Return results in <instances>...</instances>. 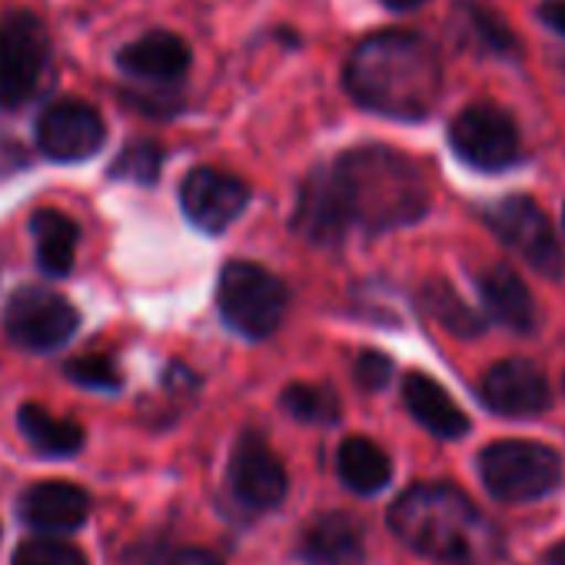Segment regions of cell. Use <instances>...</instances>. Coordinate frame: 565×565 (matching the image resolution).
<instances>
[{
    "label": "cell",
    "instance_id": "obj_1",
    "mask_svg": "<svg viewBox=\"0 0 565 565\" xmlns=\"http://www.w3.org/2000/svg\"><path fill=\"white\" fill-rule=\"evenodd\" d=\"M350 97L390 120H426L443 97V61L416 31H380L347 61Z\"/></svg>",
    "mask_w": 565,
    "mask_h": 565
},
{
    "label": "cell",
    "instance_id": "obj_2",
    "mask_svg": "<svg viewBox=\"0 0 565 565\" xmlns=\"http://www.w3.org/2000/svg\"><path fill=\"white\" fill-rule=\"evenodd\" d=\"M390 529L413 552L443 565H492L502 535L489 515L456 486H409L390 509Z\"/></svg>",
    "mask_w": 565,
    "mask_h": 565
},
{
    "label": "cell",
    "instance_id": "obj_3",
    "mask_svg": "<svg viewBox=\"0 0 565 565\" xmlns=\"http://www.w3.org/2000/svg\"><path fill=\"white\" fill-rule=\"evenodd\" d=\"M333 183L340 190L350 226L366 233H386L419 223L429 210V186L423 170L399 150L390 147H356L347 150L333 167Z\"/></svg>",
    "mask_w": 565,
    "mask_h": 565
},
{
    "label": "cell",
    "instance_id": "obj_4",
    "mask_svg": "<svg viewBox=\"0 0 565 565\" xmlns=\"http://www.w3.org/2000/svg\"><path fill=\"white\" fill-rule=\"evenodd\" d=\"M216 307L233 333L246 340H266L279 330L282 317L290 310V290L266 266L249 259H233L220 273Z\"/></svg>",
    "mask_w": 565,
    "mask_h": 565
},
{
    "label": "cell",
    "instance_id": "obj_5",
    "mask_svg": "<svg viewBox=\"0 0 565 565\" xmlns=\"http://www.w3.org/2000/svg\"><path fill=\"white\" fill-rule=\"evenodd\" d=\"M479 476L502 502H535L562 482V459L532 439H499L479 452Z\"/></svg>",
    "mask_w": 565,
    "mask_h": 565
},
{
    "label": "cell",
    "instance_id": "obj_6",
    "mask_svg": "<svg viewBox=\"0 0 565 565\" xmlns=\"http://www.w3.org/2000/svg\"><path fill=\"white\" fill-rule=\"evenodd\" d=\"M51 41L41 18L28 11H14L0 18V107H24L47 71Z\"/></svg>",
    "mask_w": 565,
    "mask_h": 565
},
{
    "label": "cell",
    "instance_id": "obj_7",
    "mask_svg": "<svg viewBox=\"0 0 565 565\" xmlns=\"http://www.w3.org/2000/svg\"><path fill=\"white\" fill-rule=\"evenodd\" d=\"M452 153L482 173L509 170L522 160V137L509 110L495 104H472L459 110L449 124Z\"/></svg>",
    "mask_w": 565,
    "mask_h": 565
},
{
    "label": "cell",
    "instance_id": "obj_8",
    "mask_svg": "<svg viewBox=\"0 0 565 565\" xmlns=\"http://www.w3.org/2000/svg\"><path fill=\"white\" fill-rule=\"evenodd\" d=\"M486 223L489 230L509 246L515 249L535 273L558 279L565 273V253L562 243L555 239V230L545 216V210L532 200V196H502L499 203H492L486 210Z\"/></svg>",
    "mask_w": 565,
    "mask_h": 565
},
{
    "label": "cell",
    "instance_id": "obj_9",
    "mask_svg": "<svg viewBox=\"0 0 565 565\" xmlns=\"http://www.w3.org/2000/svg\"><path fill=\"white\" fill-rule=\"evenodd\" d=\"M81 327L74 303L44 287H21L4 310V333L14 347L31 353H51L64 347Z\"/></svg>",
    "mask_w": 565,
    "mask_h": 565
},
{
    "label": "cell",
    "instance_id": "obj_10",
    "mask_svg": "<svg viewBox=\"0 0 565 565\" xmlns=\"http://www.w3.org/2000/svg\"><path fill=\"white\" fill-rule=\"evenodd\" d=\"M107 140V127L104 117L97 114V107L64 97L44 107V114L38 117V147L44 157L57 160V163H77L94 157Z\"/></svg>",
    "mask_w": 565,
    "mask_h": 565
},
{
    "label": "cell",
    "instance_id": "obj_11",
    "mask_svg": "<svg viewBox=\"0 0 565 565\" xmlns=\"http://www.w3.org/2000/svg\"><path fill=\"white\" fill-rule=\"evenodd\" d=\"M180 203L196 230L223 233L226 226L236 223V216H243L249 203V186L239 177L223 173L216 167H196L183 177Z\"/></svg>",
    "mask_w": 565,
    "mask_h": 565
},
{
    "label": "cell",
    "instance_id": "obj_12",
    "mask_svg": "<svg viewBox=\"0 0 565 565\" xmlns=\"http://www.w3.org/2000/svg\"><path fill=\"white\" fill-rule=\"evenodd\" d=\"M230 489L239 505L253 512L276 509L287 495V469L259 433H243L230 456Z\"/></svg>",
    "mask_w": 565,
    "mask_h": 565
},
{
    "label": "cell",
    "instance_id": "obj_13",
    "mask_svg": "<svg viewBox=\"0 0 565 565\" xmlns=\"http://www.w3.org/2000/svg\"><path fill=\"white\" fill-rule=\"evenodd\" d=\"M479 399L486 409L505 419H532L548 409L552 390L545 373L529 360H502L479 380Z\"/></svg>",
    "mask_w": 565,
    "mask_h": 565
},
{
    "label": "cell",
    "instance_id": "obj_14",
    "mask_svg": "<svg viewBox=\"0 0 565 565\" xmlns=\"http://www.w3.org/2000/svg\"><path fill=\"white\" fill-rule=\"evenodd\" d=\"M294 230L313 246H337L353 230L330 167H313L307 173V180L300 183Z\"/></svg>",
    "mask_w": 565,
    "mask_h": 565
},
{
    "label": "cell",
    "instance_id": "obj_15",
    "mask_svg": "<svg viewBox=\"0 0 565 565\" xmlns=\"http://www.w3.org/2000/svg\"><path fill=\"white\" fill-rule=\"evenodd\" d=\"M21 519L38 529V532H47V535H57V532H74L87 522L90 515V495L87 489L74 486V482H64V479H51V482H38L31 486L24 495H21V505H18Z\"/></svg>",
    "mask_w": 565,
    "mask_h": 565
},
{
    "label": "cell",
    "instance_id": "obj_16",
    "mask_svg": "<svg viewBox=\"0 0 565 565\" xmlns=\"http://www.w3.org/2000/svg\"><path fill=\"white\" fill-rule=\"evenodd\" d=\"M117 67L147 87H170L190 71V47L170 31H150L120 51Z\"/></svg>",
    "mask_w": 565,
    "mask_h": 565
},
{
    "label": "cell",
    "instance_id": "obj_17",
    "mask_svg": "<svg viewBox=\"0 0 565 565\" xmlns=\"http://www.w3.org/2000/svg\"><path fill=\"white\" fill-rule=\"evenodd\" d=\"M476 287H479V297L489 310V317L519 333V337H529L535 330V303H532V294L522 282V276L505 266V263H495L489 269H482L476 276Z\"/></svg>",
    "mask_w": 565,
    "mask_h": 565
},
{
    "label": "cell",
    "instance_id": "obj_18",
    "mask_svg": "<svg viewBox=\"0 0 565 565\" xmlns=\"http://www.w3.org/2000/svg\"><path fill=\"white\" fill-rule=\"evenodd\" d=\"M300 558L307 565H366V542L360 525L343 512H327L300 535Z\"/></svg>",
    "mask_w": 565,
    "mask_h": 565
},
{
    "label": "cell",
    "instance_id": "obj_19",
    "mask_svg": "<svg viewBox=\"0 0 565 565\" xmlns=\"http://www.w3.org/2000/svg\"><path fill=\"white\" fill-rule=\"evenodd\" d=\"M403 403L409 416L433 433L436 439H462L469 433V416L456 406V399L426 373H409L403 380Z\"/></svg>",
    "mask_w": 565,
    "mask_h": 565
},
{
    "label": "cell",
    "instance_id": "obj_20",
    "mask_svg": "<svg viewBox=\"0 0 565 565\" xmlns=\"http://www.w3.org/2000/svg\"><path fill=\"white\" fill-rule=\"evenodd\" d=\"M456 28H459L462 44H469L479 54L515 57L522 51L512 28L495 11L482 8L479 0H459V4H456Z\"/></svg>",
    "mask_w": 565,
    "mask_h": 565
},
{
    "label": "cell",
    "instance_id": "obj_21",
    "mask_svg": "<svg viewBox=\"0 0 565 565\" xmlns=\"http://www.w3.org/2000/svg\"><path fill=\"white\" fill-rule=\"evenodd\" d=\"M337 466H340V479L360 492V495H376L390 486L393 479V462L390 456L366 436H350L343 446H340V456H337Z\"/></svg>",
    "mask_w": 565,
    "mask_h": 565
},
{
    "label": "cell",
    "instance_id": "obj_22",
    "mask_svg": "<svg viewBox=\"0 0 565 565\" xmlns=\"http://www.w3.org/2000/svg\"><path fill=\"white\" fill-rule=\"evenodd\" d=\"M18 426H21L24 439L31 443V449L41 452V456H47V459L74 456V452H81V446H84V429H81L74 419L51 416V413H47L44 406H38V403L21 406Z\"/></svg>",
    "mask_w": 565,
    "mask_h": 565
},
{
    "label": "cell",
    "instance_id": "obj_23",
    "mask_svg": "<svg viewBox=\"0 0 565 565\" xmlns=\"http://www.w3.org/2000/svg\"><path fill=\"white\" fill-rule=\"evenodd\" d=\"M31 233L38 239V266L47 276H67L77 256V223L67 213L57 210H41L31 220Z\"/></svg>",
    "mask_w": 565,
    "mask_h": 565
},
{
    "label": "cell",
    "instance_id": "obj_24",
    "mask_svg": "<svg viewBox=\"0 0 565 565\" xmlns=\"http://www.w3.org/2000/svg\"><path fill=\"white\" fill-rule=\"evenodd\" d=\"M419 303H423V310H426L439 327H446V330H449L452 337H459V340H476V337H482L486 327H489L486 317L476 313L472 307H466L462 297L449 287L446 279H429V282H423Z\"/></svg>",
    "mask_w": 565,
    "mask_h": 565
},
{
    "label": "cell",
    "instance_id": "obj_25",
    "mask_svg": "<svg viewBox=\"0 0 565 565\" xmlns=\"http://www.w3.org/2000/svg\"><path fill=\"white\" fill-rule=\"evenodd\" d=\"M282 409L300 423L313 426H330L340 419V399L327 386H310V383H294L282 390Z\"/></svg>",
    "mask_w": 565,
    "mask_h": 565
},
{
    "label": "cell",
    "instance_id": "obj_26",
    "mask_svg": "<svg viewBox=\"0 0 565 565\" xmlns=\"http://www.w3.org/2000/svg\"><path fill=\"white\" fill-rule=\"evenodd\" d=\"M163 170V150L153 140H137L130 147H124L117 153V160L110 163V180H124V183H140V186H153L160 180Z\"/></svg>",
    "mask_w": 565,
    "mask_h": 565
},
{
    "label": "cell",
    "instance_id": "obj_27",
    "mask_svg": "<svg viewBox=\"0 0 565 565\" xmlns=\"http://www.w3.org/2000/svg\"><path fill=\"white\" fill-rule=\"evenodd\" d=\"M14 565H87V555L57 535H41L18 545Z\"/></svg>",
    "mask_w": 565,
    "mask_h": 565
},
{
    "label": "cell",
    "instance_id": "obj_28",
    "mask_svg": "<svg viewBox=\"0 0 565 565\" xmlns=\"http://www.w3.org/2000/svg\"><path fill=\"white\" fill-rule=\"evenodd\" d=\"M67 380H74L84 390H100V393H117L124 376L110 356H77L64 366Z\"/></svg>",
    "mask_w": 565,
    "mask_h": 565
},
{
    "label": "cell",
    "instance_id": "obj_29",
    "mask_svg": "<svg viewBox=\"0 0 565 565\" xmlns=\"http://www.w3.org/2000/svg\"><path fill=\"white\" fill-rule=\"evenodd\" d=\"M393 360L386 356V353H376V350H363L360 356H356V363H353V380H356V386L360 390H366V393H380V390H386L390 386V380H393Z\"/></svg>",
    "mask_w": 565,
    "mask_h": 565
},
{
    "label": "cell",
    "instance_id": "obj_30",
    "mask_svg": "<svg viewBox=\"0 0 565 565\" xmlns=\"http://www.w3.org/2000/svg\"><path fill=\"white\" fill-rule=\"evenodd\" d=\"M535 18H539L548 31H555L558 38H565V0H539Z\"/></svg>",
    "mask_w": 565,
    "mask_h": 565
},
{
    "label": "cell",
    "instance_id": "obj_31",
    "mask_svg": "<svg viewBox=\"0 0 565 565\" xmlns=\"http://www.w3.org/2000/svg\"><path fill=\"white\" fill-rule=\"evenodd\" d=\"M163 565H223V558L213 555L210 548H177L167 555Z\"/></svg>",
    "mask_w": 565,
    "mask_h": 565
},
{
    "label": "cell",
    "instance_id": "obj_32",
    "mask_svg": "<svg viewBox=\"0 0 565 565\" xmlns=\"http://www.w3.org/2000/svg\"><path fill=\"white\" fill-rule=\"evenodd\" d=\"M383 4H386L390 11H416V8L426 4V0H383Z\"/></svg>",
    "mask_w": 565,
    "mask_h": 565
},
{
    "label": "cell",
    "instance_id": "obj_33",
    "mask_svg": "<svg viewBox=\"0 0 565 565\" xmlns=\"http://www.w3.org/2000/svg\"><path fill=\"white\" fill-rule=\"evenodd\" d=\"M542 565H565V542H558L555 548H548V555L542 558Z\"/></svg>",
    "mask_w": 565,
    "mask_h": 565
},
{
    "label": "cell",
    "instance_id": "obj_34",
    "mask_svg": "<svg viewBox=\"0 0 565 565\" xmlns=\"http://www.w3.org/2000/svg\"><path fill=\"white\" fill-rule=\"evenodd\" d=\"M562 226H565V206H562Z\"/></svg>",
    "mask_w": 565,
    "mask_h": 565
}]
</instances>
